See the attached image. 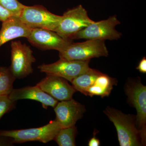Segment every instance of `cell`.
Wrapping results in <instances>:
<instances>
[{
    "label": "cell",
    "instance_id": "obj_2",
    "mask_svg": "<svg viewBox=\"0 0 146 146\" xmlns=\"http://www.w3.org/2000/svg\"><path fill=\"white\" fill-rule=\"evenodd\" d=\"M125 93L128 102L135 108L136 127L140 133L142 145L146 143V86L139 79L133 80L126 84Z\"/></svg>",
    "mask_w": 146,
    "mask_h": 146
},
{
    "label": "cell",
    "instance_id": "obj_16",
    "mask_svg": "<svg viewBox=\"0 0 146 146\" xmlns=\"http://www.w3.org/2000/svg\"><path fill=\"white\" fill-rule=\"evenodd\" d=\"M99 71L90 68L88 70L74 78L71 82L76 91L86 95L87 89L92 86L97 77L101 74Z\"/></svg>",
    "mask_w": 146,
    "mask_h": 146
},
{
    "label": "cell",
    "instance_id": "obj_14",
    "mask_svg": "<svg viewBox=\"0 0 146 146\" xmlns=\"http://www.w3.org/2000/svg\"><path fill=\"white\" fill-rule=\"evenodd\" d=\"M2 23L0 30V47L16 38H27L33 29L24 23L18 16H11Z\"/></svg>",
    "mask_w": 146,
    "mask_h": 146
},
{
    "label": "cell",
    "instance_id": "obj_1",
    "mask_svg": "<svg viewBox=\"0 0 146 146\" xmlns=\"http://www.w3.org/2000/svg\"><path fill=\"white\" fill-rule=\"evenodd\" d=\"M104 112L116 127L120 146L142 145L140 133L136 127V117L110 107L106 108Z\"/></svg>",
    "mask_w": 146,
    "mask_h": 146
},
{
    "label": "cell",
    "instance_id": "obj_13",
    "mask_svg": "<svg viewBox=\"0 0 146 146\" xmlns=\"http://www.w3.org/2000/svg\"><path fill=\"white\" fill-rule=\"evenodd\" d=\"M9 97L14 102L23 99L32 100L39 102L46 109L49 106L54 108L58 102L57 100L43 91L37 85L13 89Z\"/></svg>",
    "mask_w": 146,
    "mask_h": 146
},
{
    "label": "cell",
    "instance_id": "obj_11",
    "mask_svg": "<svg viewBox=\"0 0 146 146\" xmlns=\"http://www.w3.org/2000/svg\"><path fill=\"white\" fill-rule=\"evenodd\" d=\"M36 85L55 99L60 101L72 99L76 91L65 79L50 75H47Z\"/></svg>",
    "mask_w": 146,
    "mask_h": 146
},
{
    "label": "cell",
    "instance_id": "obj_22",
    "mask_svg": "<svg viewBox=\"0 0 146 146\" xmlns=\"http://www.w3.org/2000/svg\"><path fill=\"white\" fill-rule=\"evenodd\" d=\"M136 69L138 70L140 72L146 74V58L144 57L140 61V63Z\"/></svg>",
    "mask_w": 146,
    "mask_h": 146
},
{
    "label": "cell",
    "instance_id": "obj_3",
    "mask_svg": "<svg viewBox=\"0 0 146 146\" xmlns=\"http://www.w3.org/2000/svg\"><path fill=\"white\" fill-rule=\"evenodd\" d=\"M108 55L104 40L98 39H88L79 43L72 42L59 52L60 58L70 60L84 61Z\"/></svg>",
    "mask_w": 146,
    "mask_h": 146
},
{
    "label": "cell",
    "instance_id": "obj_12",
    "mask_svg": "<svg viewBox=\"0 0 146 146\" xmlns=\"http://www.w3.org/2000/svg\"><path fill=\"white\" fill-rule=\"evenodd\" d=\"M56 115L55 120L62 128L75 125L86 111L85 106L72 99L58 103L54 108Z\"/></svg>",
    "mask_w": 146,
    "mask_h": 146
},
{
    "label": "cell",
    "instance_id": "obj_15",
    "mask_svg": "<svg viewBox=\"0 0 146 146\" xmlns=\"http://www.w3.org/2000/svg\"><path fill=\"white\" fill-rule=\"evenodd\" d=\"M117 84L116 80L101 73L97 77L94 84L87 89L86 96H99L102 98L109 96L113 86Z\"/></svg>",
    "mask_w": 146,
    "mask_h": 146
},
{
    "label": "cell",
    "instance_id": "obj_21",
    "mask_svg": "<svg viewBox=\"0 0 146 146\" xmlns=\"http://www.w3.org/2000/svg\"><path fill=\"white\" fill-rule=\"evenodd\" d=\"M13 16V13L0 5V21L4 22Z\"/></svg>",
    "mask_w": 146,
    "mask_h": 146
},
{
    "label": "cell",
    "instance_id": "obj_20",
    "mask_svg": "<svg viewBox=\"0 0 146 146\" xmlns=\"http://www.w3.org/2000/svg\"><path fill=\"white\" fill-rule=\"evenodd\" d=\"M15 102L10 99L8 95L0 96V119L5 113L13 108Z\"/></svg>",
    "mask_w": 146,
    "mask_h": 146
},
{
    "label": "cell",
    "instance_id": "obj_23",
    "mask_svg": "<svg viewBox=\"0 0 146 146\" xmlns=\"http://www.w3.org/2000/svg\"><path fill=\"white\" fill-rule=\"evenodd\" d=\"M88 145L89 146H99L100 141L96 137L94 136L89 140Z\"/></svg>",
    "mask_w": 146,
    "mask_h": 146
},
{
    "label": "cell",
    "instance_id": "obj_9",
    "mask_svg": "<svg viewBox=\"0 0 146 146\" xmlns=\"http://www.w3.org/2000/svg\"><path fill=\"white\" fill-rule=\"evenodd\" d=\"M90 60H70L60 58L54 63L42 64L38 68L46 75L57 76L70 82L90 68Z\"/></svg>",
    "mask_w": 146,
    "mask_h": 146
},
{
    "label": "cell",
    "instance_id": "obj_10",
    "mask_svg": "<svg viewBox=\"0 0 146 146\" xmlns=\"http://www.w3.org/2000/svg\"><path fill=\"white\" fill-rule=\"evenodd\" d=\"M27 39L33 46L40 49L56 50L58 52L72 42L63 39L55 32L41 28L33 29Z\"/></svg>",
    "mask_w": 146,
    "mask_h": 146
},
{
    "label": "cell",
    "instance_id": "obj_7",
    "mask_svg": "<svg viewBox=\"0 0 146 146\" xmlns=\"http://www.w3.org/2000/svg\"><path fill=\"white\" fill-rule=\"evenodd\" d=\"M120 22L116 16L106 20L94 22L75 35L72 40L84 39L113 40L119 39L122 34L115 29Z\"/></svg>",
    "mask_w": 146,
    "mask_h": 146
},
{
    "label": "cell",
    "instance_id": "obj_19",
    "mask_svg": "<svg viewBox=\"0 0 146 146\" xmlns=\"http://www.w3.org/2000/svg\"><path fill=\"white\" fill-rule=\"evenodd\" d=\"M0 5L8 9L14 16L18 17L25 6L18 0H0Z\"/></svg>",
    "mask_w": 146,
    "mask_h": 146
},
{
    "label": "cell",
    "instance_id": "obj_5",
    "mask_svg": "<svg viewBox=\"0 0 146 146\" xmlns=\"http://www.w3.org/2000/svg\"><path fill=\"white\" fill-rule=\"evenodd\" d=\"M62 16L54 32L63 39L71 41L75 35L94 22L81 5L66 11Z\"/></svg>",
    "mask_w": 146,
    "mask_h": 146
},
{
    "label": "cell",
    "instance_id": "obj_8",
    "mask_svg": "<svg viewBox=\"0 0 146 146\" xmlns=\"http://www.w3.org/2000/svg\"><path fill=\"white\" fill-rule=\"evenodd\" d=\"M11 48V73L16 78L26 77L33 72L32 65L36 61L30 47L19 41H12Z\"/></svg>",
    "mask_w": 146,
    "mask_h": 146
},
{
    "label": "cell",
    "instance_id": "obj_6",
    "mask_svg": "<svg viewBox=\"0 0 146 146\" xmlns=\"http://www.w3.org/2000/svg\"><path fill=\"white\" fill-rule=\"evenodd\" d=\"M19 18L32 29H46L55 31L62 16L52 13L42 5H25Z\"/></svg>",
    "mask_w": 146,
    "mask_h": 146
},
{
    "label": "cell",
    "instance_id": "obj_17",
    "mask_svg": "<svg viewBox=\"0 0 146 146\" xmlns=\"http://www.w3.org/2000/svg\"><path fill=\"white\" fill-rule=\"evenodd\" d=\"M77 129L75 125L61 129L54 139L59 146H76Z\"/></svg>",
    "mask_w": 146,
    "mask_h": 146
},
{
    "label": "cell",
    "instance_id": "obj_4",
    "mask_svg": "<svg viewBox=\"0 0 146 146\" xmlns=\"http://www.w3.org/2000/svg\"><path fill=\"white\" fill-rule=\"evenodd\" d=\"M62 128L55 119L38 128L20 130L0 131V136L12 138L13 143H21L29 141H39L46 143L54 140Z\"/></svg>",
    "mask_w": 146,
    "mask_h": 146
},
{
    "label": "cell",
    "instance_id": "obj_18",
    "mask_svg": "<svg viewBox=\"0 0 146 146\" xmlns=\"http://www.w3.org/2000/svg\"><path fill=\"white\" fill-rule=\"evenodd\" d=\"M16 79L9 68H0V96L9 95L13 89Z\"/></svg>",
    "mask_w": 146,
    "mask_h": 146
}]
</instances>
